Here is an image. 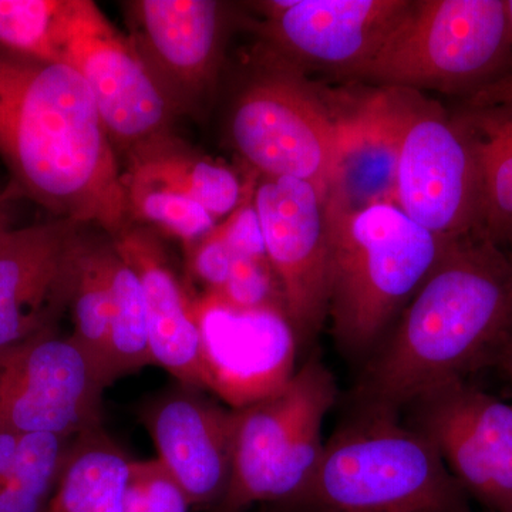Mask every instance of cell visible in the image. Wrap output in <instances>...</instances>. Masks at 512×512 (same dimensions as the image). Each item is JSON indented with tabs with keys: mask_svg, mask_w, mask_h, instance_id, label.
I'll use <instances>...</instances> for the list:
<instances>
[{
	"mask_svg": "<svg viewBox=\"0 0 512 512\" xmlns=\"http://www.w3.org/2000/svg\"><path fill=\"white\" fill-rule=\"evenodd\" d=\"M338 114L340 150L330 201L356 210L394 202L397 146L379 90Z\"/></svg>",
	"mask_w": 512,
	"mask_h": 512,
	"instance_id": "d6986e66",
	"label": "cell"
},
{
	"mask_svg": "<svg viewBox=\"0 0 512 512\" xmlns=\"http://www.w3.org/2000/svg\"><path fill=\"white\" fill-rule=\"evenodd\" d=\"M409 409L468 497L487 512H512V404L456 380Z\"/></svg>",
	"mask_w": 512,
	"mask_h": 512,
	"instance_id": "4fadbf2b",
	"label": "cell"
},
{
	"mask_svg": "<svg viewBox=\"0 0 512 512\" xmlns=\"http://www.w3.org/2000/svg\"><path fill=\"white\" fill-rule=\"evenodd\" d=\"M130 40L175 111L194 109L217 80L224 53V5L214 0L127 2Z\"/></svg>",
	"mask_w": 512,
	"mask_h": 512,
	"instance_id": "2e32d148",
	"label": "cell"
},
{
	"mask_svg": "<svg viewBox=\"0 0 512 512\" xmlns=\"http://www.w3.org/2000/svg\"><path fill=\"white\" fill-rule=\"evenodd\" d=\"M328 318L343 355L366 360L450 241L420 227L394 202L342 207L328 198Z\"/></svg>",
	"mask_w": 512,
	"mask_h": 512,
	"instance_id": "3957f363",
	"label": "cell"
},
{
	"mask_svg": "<svg viewBox=\"0 0 512 512\" xmlns=\"http://www.w3.org/2000/svg\"><path fill=\"white\" fill-rule=\"evenodd\" d=\"M232 144L258 175L306 181L326 195L340 150L338 114L295 67H269L239 92L229 119Z\"/></svg>",
	"mask_w": 512,
	"mask_h": 512,
	"instance_id": "ba28073f",
	"label": "cell"
},
{
	"mask_svg": "<svg viewBox=\"0 0 512 512\" xmlns=\"http://www.w3.org/2000/svg\"><path fill=\"white\" fill-rule=\"evenodd\" d=\"M72 0H0V50L63 63V37Z\"/></svg>",
	"mask_w": 512,
	"mask_h": 512,
	"instance_id": "484cf974",
	"label": "cell"
},
{
	"mask_svg": "<svg viewBox=\"0 0 512 512\" xmlns=\"http://www.w3.org/2000/svg\"><path fill=\"white\" fill-rule=\"evenodd\" d=\"M111 241L143 286L154 363L177 382L205 390L194 296L181 284L158 238L128 225Z\"/></svg>",
	"mask_w": 512,
	"mask_h": 512,
	"instance_id": "ac0fdd59",
	"label": "cell"
},
{
	"mask_svg": "<svg viewBox=\"0 0 512 512\" xmlns=\"http://www.w3.org/2000/svg\"><path fill=\"white\" fill-rule=\"evenodd\" d=\"M379 93L397 146L394 204L444 241L481 234L480 174L460 121L417 90Z\"/></svg>",
	"mask_w": 512,
	"mask_h": 512,
	"instance_id": "52a82bcc",
	"label": "cell"
},
{
	"mask_svg": "<svg viewBox=\"0 0 512 512\" xmlns=\"http://www.w3.org/2000/svg\"><path fill=\"white\" fill-rule=\"evenodd\" d=\"M254 204L286 315L299 343L311 342L329 312L328 195L296 178L258 175Z\"/></svg>",
	"mask_w": 512,
	"mask_h": 512,
	"instance_id": "8fae6325",
	"label": "cell"
},
{
	"mask_svg": "<svg viewBox=\"0 0 512 512\" xmlns=\"http://www.w3.org/2000/svg\"><path fill=\"white\" fill-rule=\"evenodd\" d=\"M131 464L103 427L80 434L47 512H126Z\"/></svg>",
	"mask_w": 512,
	"mask_h": 512,
	"instance_id": "7402d4cb",
	"label": "cell"
},
{
	"mask_svg": "<svg viewBox=\"0 0 512 512\" xmlns=\"http://www.w3.org/2000/svg\"><path fill=\"white\" fill-rule=\"evenodd\" d=\"M494 366H497L498 369H501V372H504L512 389V339L500 350L497 359H495Z\"/></svg>",
	"mask_w": 512,
	"mask_h": 512,
	"instance_id": "836d02e7",
	"label": "cell"
},
{
	"mask_svg": "<svg viewBox=\"0 0 512 512\" xmlns=\"http://www.w3.org/2000/svg\"><path fill=\"white\" fill-rule=\"evenodd\" d=\"M234 258V252L229 248L218 224L210 234L187 248L188 269L192 278L205 285V292L221 291L231 272Z\"/></svg>",
	"mask_w": 512,
	"mask_h": 512,
	"instance_id": "4dcf8cb0",
	"label": "cell"
},
{
	"mask_svg": "<svg viewBox=\"0 0 512 512\" xmlns=\"http://www.w3.org/2000/svg\"><path fill=\"white\" fill-rule=\"evenodd\" d=\"M205 390L231 410L284 389L295 375L299 339L282 306L241 309L214 292L192 298Z\"/></svg>",
	"mask_w": 512,
	"mask_h": 512,
	"instance_id": "7c38bea8",
	"label": "cell"
},
{
	"mask_svg": "<svg viewBox=\"0 0 512 512\" xmlns=\"http://www.w3.org/2000/svg\"><path fill=\"white\" fill-rule=\"evenodd\" d=\"M76 437L20 436L13 466L0 481V512H47Z\"/></svg>",
	"mask_w": 512,
	"mask_h": 512,
	"instance_id": "cb8c5ba5",
	"label": "cell"
},
{
	"mask_svg": "<svg viewBox=\"0 0 512 512\" xmlns=\"http://www.w3.org/2000/svg\"><path fill=\"white\" fill-rule=\"evenodd\" d=\"M511 73L504 0H412L375 55L346 77L463 100Z\"/></svg>",
	"mask_w": 512,
	"mask_h": 512,
	"instance_id": "5b68a950",
	"label": "cell"
},
{
	"mask_svg": "<svg viewBox=\"0 0 512 512\" xmlns=\"http://www.w3.org/2000/svg\"><path fill=\"white\" fill-rule=\"evenodd\" d=\"M20 198H23V194L12 181L0 185V239L16 228V211Z\"/></svg>",
	"mask_w": 512,
	"mask_h": 512,
	"instance_id": "d6a6232c",
	"label": "cell"
},
{
	"mask_svg": "<svg viewBox=\"0 0 512 512\" xmlns=\"http://www.w3.org/2000/svg\"><path fill=\"white\" fill-rule=\"evenodd\" d=\"M82 239L80 225L62 218L0 239V349L56 328L70 308Z\"/></svg>",
	"mask_w": 512,
	"mask_h": 512,
	"instance_id": "9a60e30c",
	"label": "cell"
},
{
	"mask_svg": "<svg viewBox=\"0 0 512 512\" xmlns=\"http://www.w3.org/2000/svg\"><path fill=\"white\" fill-rule=\"evenodd\" d=\"M204 392L177 382L147 397L137 417L191 507L215 511L231 483L234 410Z\"/></svg>",
	"mask_w": 512,
	"mask_h": 512,
	"instance_id": "5bb4252c",
	"label": "cell"
},
{
	"mask_svg": "<svg viewBox=\"0 0 512 512\" xmlns=\"http://www.w3.org/2000/svg\"><path fill=\"white\" fill-rule=\"evenodd\" d=\"M104 389L72 336L43 330L0 349V430L76 437L99 429Z\"/></svg>",
	"mask_w": 512,
	"mask_h": 512,
	"instance_id": "9c48e42d",
	"label": "cell"
},
{
	"mask_svg": "<svg viewBox=\"0 0 512 512\" xmlns=\"http://www.w3.org/2000/svg\"><path fill=\"white\" fill-rule=\"evenodd\" d=\"M453 113L477 158L481 234L504 247L512 234V106L460 104Z\"/></svg>",
	"mask_w": 512,
	"mask_h": 512,
	"instance_id": "44dd1931",
	"label": "cell"
},
{
	"mask_svg": "<svg viewBox=\"0 0 512 512\" xmlns=\"http://www.w3.org/2000/svg\"><path fill=\"white\" fill-rule=\"evenodd\" d=\"M512 339V266L483 234L448 242L439 261L365 360L357 413L399 416L424 394L494 366Z\"/></svg>",
	"mask_w": 512,
	"mask_h": 512,
	"instance_id": "6da1fadb",
	"label": "cell"
},
{
	"mask_svg": "<svg viewBox=\"0 0 512 512\" xmlns=\"http://www.w3.org/2000/svg\"><path fill=\"white\" fill-rule=\"evenodd\" d=\"M505 6V19H507L508 39H510V46L512 52V0H504Z\"/></svg>",
	"mask_w": 512,
	"mask_h": 512,
	"instance_id": "e575fe53",
	"label": "cell"
},
{
	"mask_svg": "<svg viewBox=\"0 0 512 512\" xmlns=\"http://www.w3.org/2000/svg\"><path fill=\"white\" fill-rule=\"evenodd\" d=\"M278 512H471L431 441L399 416L357 413L323 446L298 497Z\"/></svg>",
	"mask_w": 512,
	"mask_h": 512,
	"instance_id": "277c9868",
	"label": "cell"
},
{
	"mask_svg": "<svg viewBox=\"0 0 512 512\" xmlns=\"http://www.w3.org/2000/svg\"><path fill=\"white\" fill-rule=\"evenodd\" d=\"M190 508L183 490L157 458L133 461L126 512H188Z\"/></svg>",
	"mask_w": 512,
	"mask_h": 512,
	"instance_id": "f1b7e54d",
	"label": "cell"
},
{
	"mask_svg": "<svg viewBox=\"0 0 512 512\" xmlns=\"http://www.w3.org/2000/svg\"><path fill=\"white\" fill-rule=\"evenodd\" d=\"M412 0H271L265 36L295 64L346 77L366 63L403 19Z\"/></svg>",
	"mask_w": 512,
	"mask_h": 512,
	"instance_id": "e0dca14e",
	"label": "cell"
},
{
	"mask_svg": "<svg viewBox=\"0 0 512 512\" xmlns=\"http://www.w3.org/2000/svg\"><path fill=\"white\" fill-rule=\"evenodd\" d=\"M63 63L89 86L114 148L131 151L168 134L175 110L130 39L89 0H72Z\"/></svg>",
	"mask_w": 512,
	"mask_h": 512,
	"instance_id": "30bf717a",
	"label": "cell"
},
{
	"mask_svg": "<svg viewBox=\"0 0 512 512\" xmlns=\"http://www.w3.org/2000/svg\"><path fill=\"white\" fill-rule=\"evenodd\" d=\"M217 293L229 305L241 309L284 306L281 285L268 259L235 256L225 285Z\"/></svg>",
	"mask_w": 512,
	"mask_h": 512,
	"instance_id": "83f0119b",
	"label": "cell"
},
{
	"mask_svg": "<svg viewBox=\"0 0 512 512\" xmlns=\"http://www.w3.org/2000/svg\"><path fill=\"white\" fill-rule=\"evenodd\" d=\"M463 106H512V73L461 100Z\"/></svg>",
	"mask_w": 512,
	"mask_h": 512,
	"instance_id": "1f68e13d",
	"label": "cell"
},
{
	"mask_svg": "<svg viewBox=\"0 0 512 512\" xmlns=\"http://www.w3.org/2000/svg\"><path fill=\"white\" fill-rule=\"evenodd\" d=\"M256 178L245 184L244 197L238 207L228 215L227 220L218 224V228L235 256L268 259L261 222L254 204Z\"/></svg>",
	"mask_w": 512,
	"mask_h": 512,
	"instance_id": "f546056e",
	"label": "cell"
},
{
	"mask_svg": "<svg viewBox=\"0 0 512 512\" xmlns=\"http://www.w3.org/2000/svg\"><path fill=\"white\" fill-rule=\"evenodd\" d=\"M336 394L328 367L311 359L278 393L234 410L231 483L212 512H245L254 505L278 512L292 503L322 454L323 421Z\"/></svg>",
	"mask_w": 512,
	"mask_h": 512,
	"instance_id": "8992f818",
	"label": "cell"
},
{
	"mask_svg": "<svg viewBox=\"0 0 512 512\" xmlns=\"http://www.w3.org/2000/svg\"><path fill=\"white\" fill-rule=\"evenodd\" d=\"M72 338L107 382L109 369L110 289L104 269L103 241L82 239L72 301Z\"/></svg>",
	"mask_w": 512,
	"mask_h": 512,
	"instance_id": "d4e9b609",
	"label": "cell"
},
{
	"mask_svg": "<svg viewBox=\"0 0 512 512\" xmlns=\"http://www.w3.org/2000/svg\"><path fill=\"white\" fill-rule=\"evenodd\" d=\"M123 184L184 195L200 202L215 220L228 217L238 207L245 188L234 171L192 153L170 134L128 151Z\"/></svg>",
	"mask_w": 512,
	"mask_h": 512,
	"instance_id": "ffe728a7",
	"label": "cell"
},
{
	"mask_svg": "<svg viewBox=\"0 0 512 512\" xmlns=\"http://www.w3.org/2000/svg\"><path fill=\"white\" fill-rule=\"evenodd\" d=\"M104 269L110 289L109 386L121 377L156 365L151 352L143 286L113 241H103Z\"/></svg>",
	"mask_w": 512,
	"mask_h": 512,
	"instance_id": "603a6c76",
	"label": "cell"
},
{
	"mask_svg": "<svg viewBox=\"0 0 512 512\" xmlns=\"http://www.w3.org/2000/svg\"><path fill=\"white\" fill-rule=\"evenodd\" d=\"M507 245L508 247H510V252H508V258H510V262H511V266H512V234H511V237L508 238V242H507Z\"/></svg>",
	"mask_w": 512,
	"mask_h": 512,
	"instance_id": "d590c367",
	"label": "cell"
},
{
	"mask_svg": "<svg viewBox=\"0 0 512 512\" xmlns=\"http://www.w3.org/2000/svg\"><path fill=\"white\" fill-rule=\"evenodd\" d=\"M126 188L128 217L150 222L167 234L181 239L185 249L197 244L205 235L217 227V220L205 210L200 202L161 190V188Z\"/></svg>",
	"mask_w": 512,
	"mask_h": 512,
	"instance_id": "4316f807",
	"label": "cell"
},
{
	"mask_svg": "<svg viewBox=\"0 0 512 512\" xmlns=\"http://www.w3.org/2000/svg\"><path fill=\"white\" fill-rule=\"evenodd\" d=\"M0 160L23 197L117 237L128 227L116 150L82 76L0 50Z\"/></svg>",
	"mask_w": 512,
	"mask_h": 512,
	"instance_id": "7a4b0ae2",
	"label": "cell"
}]
</instances>
